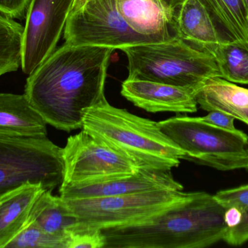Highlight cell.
<instances>
[{"mask_svg":"<svg viewBox=\"0 0 248 248\" xmlns=\"http://www.w3.org/2000/svg\"><path fill=\"white\" fill-rule=\"evenodd\" d=\"M196 92L189 87L126 79L121 93L137 107L152 113H195L198 111Z\"/></svg>","mask_w":248,"mask_h":248,"instance_id":"12","label":"cell"},{"mask_svg":"<svg viewBox=\"0 0 248 248\" xmlns=\"http://www.w3.org/2000/svg\"><path fill=\"white\" fill-rule=\"evenodd\" d=\"M204 122L214 125L217 128L234 131L237 129L234 126L235 118L232 115L219 111H211L206 116L201 117Z\"/></svg>","mask_w":248,"mask_h":248,"instance_id":"27","label":"cell"},{"mask_svg":"<svg viewBox=\"0 0 248 248\" xmlns=\"http://www.w3.org/2000/svg\"><path fill=\"white\" fill-rule=\"evenodd\" d=\"M248 17V0H241Z\"/></svg>","mask_w":248,"mask_h":248,"instance_id":"32","label":"cell"},{"mask_svg":"<svg viewBox=\"0 0 248 248\" xmlns=\"http://www.w3.org/2000/svg\"><path fill=\"white\" fill-rule=\"evenodd\" d=\"M33 223L46 232L69 240L79 227L78 218L65 199L44 190L35 201L27 224ZM69 248V247H68Z\"/></svg>","mask_w":248,"mask_h":248,"instance_id":"16","label":"cell"},{"mask_svg":"<svg viewBox=\"0 0 248 248\" xmlns=\"http://www.w3.org/2000/svg\"><path fill=\"white\" fill-rule=\"evenodd\" d=\"M65 43L123 50L140 44L161 42L133 30L121 15L117 0H93L68 16Z\"/></svg>","mask_w":248,"mask_h":248,"instance_id":"8","label":"cell"},{"mask_svg":"<svg viewBox=\"0 0 248 248\" xmlns=\"http://www.w3.org/2000/svg\"><path fill=\"white\" fill-rule=\"evenodd\" d=\"M31 0H0V13L10 18L20 19L26 14Z\"/></svg>","mask_w":248,"mask_h":248,"instance_id":"26","label":"cell"},{"mask_svg":"<svg viewBox=\"0 0 248 248\" xmlns=\"http://www.w3.org/2000/svg\"><path fill=\"white\" fill-rule=\"evenodd\" d=\"M82 130L126 156L139 169L171 170L185 153L160 129L107 100L84 112Z\"/></svg>","mask_w":248,"mask_h":248,"instance_id":"3","label":"cell"},{"mask_svg":"<svg viewBox=\"0 0 248 248\" xmlns=\"http://www.w3.org/2000/svg\"><path fill=\"white\" fill-rule=\"evenodd\" d=\"M110 48L65 43L29 75L24 95L46 123L82 128L84 112L106 100Z\"/></svg>","mask_w":248,"mask_h":248,"instance_id":"1","label":"cell"},{"mask_svg":"<svg viewBox=\"0 0 248 248\" xmlns=\"http://www.w3.org/2000/svg\"><path fill=\"white\" fill-rule=\"evenodd\" d=\"M195 99L203 110L219 111L234 117L237 112L248 108V88L216 77L197 90Z\"/></svg>","mask_w":248,"mask_h":248,"instance_id":"19","label":"cell"},{"mask_svg":"<svg viewBox=\"0 0 248 248\" xmlns=\"http://www.w3.org/2000/svg\"><path fill=\"white\" fill-rule=\"evenodd\" d=\"M45 190L27 183L0 199V248H6L27 224L35 201Z\"/></svg>","mask_w":248,"mask_h":248,"instance_id":"15","label":"cell"},{"mask_svg":"<svg viewBox=\"0 0 248 248\" xmlns=\"http://www.w3.org/2000/svg\"><path fill=\"white\" fill-rule=\"evenodd\" d=\"M235 119L241 121V122H245L248 125V109H244V110L240 111L234 115Z\"/></svg>","mask_w":248,"mask_h":248,"instance_id":"30","label":"cell"},{"mask_svg":"<svg viewBox=\"0 0 248 248\" xmlns=\"http://www.w3.org/2000/svg\"><path fill=\"white\" fill-rule=\"evenodd\" d=\"M105 237L101 230H89L79 225L70 237L68 248H104Z\"/></svg>","mask_w":248,"mask_h":248,"instance_id":"24","label":"cell"},{"mask_svg":"<svg viewBox=\"0 0 248 248\" xmlns=\"http://www.w3.org/2000/svg\"><path fill=\"white\" fill-rule=\"evenodd\" d=\"M243 218V213L236 208H227L224 213V220L229 228H234L240 224Z\"/></svg>","mask_w":248,"mask_h":248,"instance_id":"28","label":"cell"},{"mask_svg":"<svg viewBox=\"0 0 248 248\" xmlns=\"http://www.w3.org/2000/svg\"><path fill=\"white\" fill-rule=\"evenodd\" d=\"M74 0H31L22 36L21 68L30 75L56 50Z\"/></svg>","mask_w":248,"mask_h":248,"instance_id":"10","label":"cell"},{"mask_svg":"<svg viewBox=\"0 0 248 248\" xmlns=\"http://www.w3.org/2000/svg\"><path fill=\"white\" fill-rule=\"evenodd\" d=\"M46 124L24 94L0 93V135L46 138Z\"/></svg>","mask_w":248,"mask_h":248,"instance_id":"14","label":"cell"},{"mask_svg":"<svg viewBox=\"0 0 248 248\" xmlns=\"http://www.w3.org/2000/svg\"><path fill=\"white\" fill-rule=\"evenodd\" d=\"M226 208L214 195L189 192L186 199L149 219L102 230L104 248H203L224 240Z\"/></svg>","mask_w":248,"mask_h":248,"instance_id":"2","label":"cell"},{"mask_svg":"<svg viewBox=\"0 0 248 248\" xmlns=\"http://www.w3.org/2000/svg\"><path fill=\"white\" fill-rule=\"evenodd\" d=\"M118 9L128 26L140 34L161 42L180 38L175 19L157 0H117Z\"/></svg>","mask_w":248,"mask_h":248,"instance_id":"13","label":"cell"},{"mask_svg":"<svg viewBox=\"0 0 248 248\" xmlns=\"http://www.w3.org/2000/svg\"><path fill=\"white\" fill-rule=\"evenodd\" d=\"M63 171L62 148L46 137L0 135V199L27 183L52 192Z\"/></svg>","mask_w":248,"mask_h":248,"instance_id":"6","label":"cell"},{"mask_svg":"<svg viewBox=\"0 0 248 248\" xmlns=\"http://www.w3.org/2000/svg\"><path fill=\"white\" fill-rule=\"evenodd\" d=\"M60 196L64 199L121 196L150 191L170 189L183 191L173 179L170 170L140 169L135 174L96 183L62 184Z\"/></svg>","mask_w":248,"mask_h":248,"instance_id":"11","label":"cell"},{"mask_svg":"<svg viewBox=\"0 0 248 248\" xmlns=\"http://www.w3.org/2000/svg\"><path fill=\"white\" fill-rule=\"evenodd\" d=\"M241 222L234 228H229L224 241L230 246H238L248 241V208L243 211Z\"/></svg>","mask_w":248,"mask_h":248,"instance_id":"25","label":"cell"},{"mask_svg":"<svg viewBox=\"0 0 248 248\" xmlns=\"http://www.w3.org/2000/svg\"><path fill=\"white\" fill-rule=\"evenodd\" d=\"M163 132L185 153L184 160L221 171L248 170V135L217 128L201 117L174 116L158 122Z\"/></svg>","mask_w":248,"mask_h":248,"instance_id":"5","label":"cell"},{"mask_svg":"<svg viewBox=\"0 0 248 248\" xmlns=\"http://www.w3.org/2000/svg\"><path fill=\"white\" fill-rule=\"evenodd\" d=\"M69 240L52 235L29 223L25 228L8 243L6 248H68Z\"/></svg>","mask_w":248,"mask_h":248,"instance_id":"22","label":"cell"},{"mask_svg":"<svg viewBox=\"0 0 248 248\" xmlns=\"http://www.w3.org/2000/svg\"><path fill=\"white\" fill-rule=\"evenodd\" d=\"M157 1H158V0H157ZM158 3H159V2H158Z\"/></svg>","mask_w":248,"mask_h":248,"instance_id":"33","label":"cell"},{"mask_svg":"<svg viewBox=\"0 0 248 248\" xmlns=\"http://www.w3.org/2000/svg\"><path fill=\"white\" fill-rule=\"evenodd\" d=\"M189 194L183 191L162 189L65 201L81 227L102 230L143 222L182 202Z\"/></svg>","mask_w":248,"mask_h":248,"instance_id":"7","label":"cell"},{"mask_svg":"<svg viewBox=\"0 0 248 248\" xmlns=\"http://www.w3.org/2000/svg\"><path fill=\"white\" fill-rule=\"evenodd\" d=\"M128 80H146L198 90L210 79L221 77L212 55L186 41L140 44L124 48Z\"/></svg>","mask_w":248,"mask_h":248,"instance_id":"4","label":"cell"},{"mask_svg":"<svg viewBox=\"0 0 248 248\" xmlns=\"http://www.w3.org/2000/svg\"><path fill=\"white\" fill-rule=\"evenodd\" d=\"M214 197L226 209L236 208L243 212L248 208V184L220 191Z\"/></svg>","mask_w":248,"mask_h":248,"instance_id":"23","label":"cell"},{"mask_svg":"<svg viewBox=\"0 0 248 248\" xmlns=\"http://www.w3.org/2000/svg\"><path fill=\"white\" fill-rule=\"evenodd\" d=\"M90 1H93V0H74L71 13H74V12L77 11L79 9L82 8L87 3Z\"/></svg>","mask_w":248,"mask_h":248,"instance_id":"31","label":"cell"},{"mask_svg":"<svg viewBox=\"0 0 248 248\" xmlns=\"http://www.w3.org/2000/svg\"><path fill=\"white\" fill-rule=\"evenodd\" d=\"M211 17L220 43L248 47V17L241 0H199Z\"/></svg>","mask_w":248,"mask_h":248,"instance_id":"17","label":"cell"},{"mask_svg":"<svg viewBox=\"0 0 248 248\" xmlns=\"http://www.w3.org/2000/svg\"><path fill=\"white\" fill-rule=\"evenodd\" d=\"M185 0H158L159 4L172 19L176 20V13Z\"/></svg>","mask_w":248,"mask_h":248,"instance_id":"29","label":"cell"},{"mask_svg":"<svg viewBox=\"0 0 248 248\" xmlns=\"http://www.w3.org/2000/svg\"><path fill=\"white\" fill-rule=\"evenodd\" d=\"M23 27L0 13V77L21 66Z\"/></svg>","mask_w":248,"mask_h":248,"instance_id":"21","label":"cell"},{"mask_svg":"<svg viewBox=\"0 0 248 248\" xmlns=\"http://www.w3.org/2000/svg\"><path fill=\"white\" fill-rule=\"evenodd\" d=\"M181 39L207 50L220 43L211 17L199 0H185L176 16Z\"/></svg>","mask_w":248,"mask_h":248,"instance_id":"18","label":"cell"},{"mask_svg":"<svg viewBox=\"0 0 248 248\" xmlns=\"http://www.w3.org/2000/svg\"><path fill=\"white\" fill-rule=\"evenodd\" d=\"M222 78L235 84H248V47L239 43H219L208 48Z\"/></svg>","mask_w":248,"mask_h":248,"instance_id":"20","label":"cell"},{"mask_svg":"<svg viewBox=\"0 0 248 248\" xmlns=\"http://www.w3.org/2000/svg\"><path fill=\"white\" fill-rule=\"evenodd\" d=\"M62 156L63 184L104 182L140 170L126 156L84 130L68 138Z\"/></svg>","mask_w":248,"mask_h":248,"instance_id":"9","label":"cell"}]
</instances>
